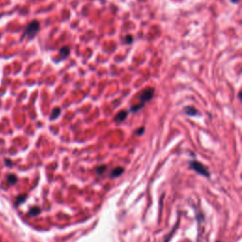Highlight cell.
<instances>
[{
    "label": "cell",
    "instance_id": "1",
    "mask_svg": "<svg viewBox=\"0 0 242 242\" xmlns=\"http://www.w3.org/2000/svg\"><path fill=\"white\" fill-rule=\"evenodd\" d=\"M189 167L191 169H193L194 171H196L197 173H199V175H202L205 177L210 176V172L208 170V168L205 165H203L202 163L198 162V161H191L189 163Z\"/></svg>",
    "mask_w": 242,
    "mask_h": 242
},
{
    "label": "cell",
    "instance_id": "2",
    "mask_svg": "<svg viewBox=\"0 0 242 242\" xmlns=\"http://www.w3.org/2000/svg\"><path fill=\"white\" fill-rule=\"evenodd\" d=\"M39 28H40V23L38 22V21L34 20L28 25L26 31H25L24 34H25V36H27L28 39H32V38L36 35V33L38 32V31H39Z\"/></svg>",
    "mask_w": 242,
    "mask_h": 242
},
{
    "label": "cell",
    "instance_id": "3",
    "mask_svg": "<svg viewBox=\"0 0 242 242\" xmlns=\"http://www.w3.org/2000/svg\"><path fill=\"white\" fill-rule=\"evenodd\" d=\"M153 95H154L153 88L152 87L146 88L145 90H143L141 92V94L139 95V100H140L139 104H142L143 106H145L146 102H148V100H150L152 97H153Z\"/></svg>",
    "mask_w": 242,
    "mask_h": 242
},
{
    "label": "cell",
    "instance_id": "4",
    "mask_svg": "<svg viewBox=\"0 0 242 242\" xmlns=\"http://www.w3.org/2000/svg\"><path fill=\"white\" fill-rule=\"evenodd\" d=\"M128 114H129L128 111H120L119 113H117L116 116H114V122L118 124V123L124 121L127 118V116H128Z\"/></svg>",
    "mask_w": 242,
    "mask_h": 242
},
{
    "label": "cell",
    "instance_id": "5",
    "mask_svg": "<svg viewBox=\"0 0 242 242\" xmlns=\"http://www.w3.org/2000/svg\"><path fill=\"white\" fill-rule=\"evenodd\" d=\"M123 172H124V168L118 167H116L114 170L111 171V173H110V176H111L112 178H116L118 176H120Z\"/></svg>",
    "mask_w": 242,
    "mask_h": 242
},
{
    "label": "cell",
    "instance_id": "6",
    "mask_svg": "<svg viewBox=\"0 0 242 242\" xmlns=\"http://www.w3.org/2000/svg\"><path fill=\"white\" fill-rule=\"evenodd\" d=\"M185 113L187 114L189 116H196V114H199V112L197 111L196 109L194 107H191V106H188V107H185Z\"/></svg>",
    "mask_w": 242,
    "mask_h": 242
},
{
    "label": "cell",
    "instance_id": "7",
    "mask_svg": "<svg viewBox=\"0 0 242 242\" xmlns=\"http://www.w3.org/2000/svg\"><path fill=\"white\" fill-rule=\"evenodd\" d=\"M70 53V48L68 46H63L60 49V55H61V60H63V59H65L67 56L69 55Z\"/></svg>",
    "mask_w": 242,
    "mask_h": 242
},
{
    "label": "cell",
    "instance_id": "8",
    "mask_svg": "<svg viewBox=\"0 0 242 242\" xmlns=\"http://www.w3.org/2000/svg\"><path fill=\"white\" fill-rule=\"evenodd\" d=\"M60 114H61V108L56 107V108H55V109L53 110L51 116H50V120L56 119V118H57L59 116H60Z\"/></svg>",
    "mask_w": 242,
    "mask_h": 242
},
{
    "label": "cell",
    "instance_id": "9",
    "mask_svg": "<svg viewBox=\"0 0 242 242\" xmlns=\"http://www.w3.org/2000/svg\"><path fill=\"white\" fill-rule=\"evenodd\" d=\"M40 212H41L40 208H39V207H37V206H35V207H32L31 209L29 210V213H28V215H29V216H34L39 215V214H40Z\"/></svg>",
    "mask_w": 242,
    "mask_h": 242
},
{
    "label": "cell",
    "instance_id": "10",
    "mask_svg": "<svg viewBox=\"0 0 242 242\" xmlns=\"http://www.w3.org/2000/svg\"><path fill=\"white\" fill-rule=\"evenodd\" d=\"M143 107H144V106H143L142 104H139V103H138V104H135V105H133V106H131L130 110H131V112H133V113H134V112L139 111V110L142 109Z\"/></svg>",
    "mask_w": 242,
    "mask_h": 242
},
{
    "label": "cell",
    "instance_id": "11",
    "mask_svg": "<svg viewBox=\"0 0 242 242\" xmlns=\"http://www.w3.org/2000/svg\"><path fill=\"white\" fill-rule=\"evenodd\" d=\"M8 182H10V184H15L16 182H17V178H16V176L14 175H10L9 177H8Z\"/></svg>",
    "mask_w": 242,
    "mask_h": 242
},
{
    "label": "cell",
    "instance_id": "12",
    "mask_svg": "<svg viewBox=\"0 0 242 242\" xmlns=\"http://www.w3.org/2000/svg\"><path fill=\"white\" fill-rule=\"evenodd\" d=\"M105 169H106V165H100V167H99L97 168V173L100 175V174L103 173V171L105 170Z\"/></svg>",
    "mask_w": 242,
    "mask_h": 242
},
{
    "label": "cell",
    "instance_id": "13",
    "mask_svg": "<svg viewBox=\"0 0 242 242\" xmlns=\"http://www.w3.org/2000/svg\"><path fill=\"white\" fill-rule=\"evenodd\" d=\"M144 131H145V128H144V127H141V128H140L139 130H137L136 131H135V133H136L137 135H141L143 133Z\"/></svg>",
    "mask_w": 242,
    "mask_h": 242
},
{
    "label": "cell",
    "instance_id": "14",
    "mask_svg": "<svg viewBox=\"0 0 242 242\" xmlns=\"http://www.w3.org/2000/svg\"><path fill=\"white\" fill-rule=\"evenodd\" d=\"M131 41H133V37H131V35H129V36H127L126 37V43H131Z\"/></svg>",
    "mask_w": 242,
    "mask_h": 242
},
{
    "label": "cell",
    "instance_id": "15",
    "mask_svg": "<svg viewBox=\"0 0 242 242\" xmlns=\"http://www.w3.org/2000/svg\"><path fill=\"white\" fill-rule=\"evenodd\" d=\"M18 202H17V204H19V203H21V202H23L25 199H26V196H23V198H20V197H18Z\"/></svg>",
    "mask_w": 242,
    "mask_h": 242
},
{
    "label": "cell",
    "instance_id": "16",
    "mask_svg": "<svg viewBox=\"0 0 242 242\" xmlns=\"http://www.w3.org/2000/svg\"><path fill=\"white\" fill-rule=\"evenodd\" d=\"M218 242H219V241H218Z\"/></svg>",
    "mask_w": 242,
    "mask_h": 242
}]
</instances>
